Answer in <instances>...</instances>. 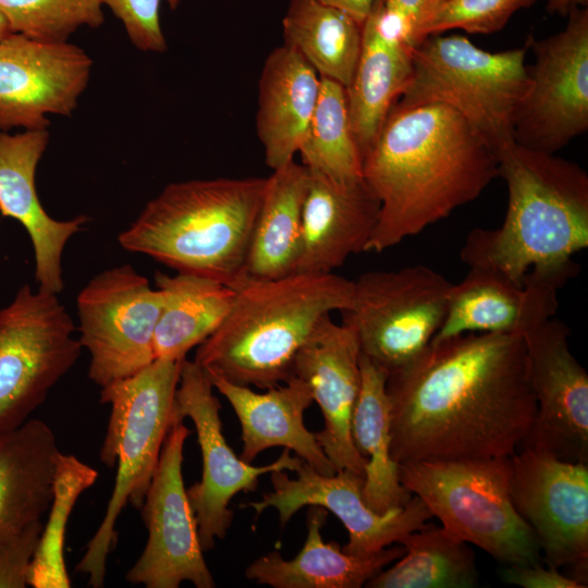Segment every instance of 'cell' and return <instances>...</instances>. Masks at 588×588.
I'll return each mask as SVG.
<instances>
[{
	"mask_svg": "<svg viewBox=\"0 0 588 588\" xmlns=\"http://www.w3.org/2000/svg\"><path fill=\"white\" fill-rule=\"evenodd\" d=\"M380 203L366 252L381 253L476 199L499 176L494 150L452 108H391L363 158Z\"/></svg>",
	"mask_w": 588,
	"mask_h": 588,
	"instance_id": "2",
	"label": "cell"
},
{
	"mask_svg": "<svg viewBox=\"0 0 588 588\" xmlns=\"http://www.w3.org/2000/svg\"><path fill=\"white\" fill-rule=\"evenodd\" d=\"M183 360L155 359L135 375L101 388L100 402L109 404L111 412L99 458L109 468L117 465V476L105 516L76 567L93 588L103 586L122 510L127 503L138 510L143 505L177 416L175 392Z\"/></svg>",
	"mask_w": 588,
	"mask_h": 588,
	"instance_id": "6",
	"label": "cell"
},
{
	"mask_svg": "<svg viewBox=\"0 0 588 588\" xmlns=\"http://www.w3.org/2000/svg\"><path fill=\"white\" fill-rule=\"evenodd\" d=\"M163 306L154 333L156 359L181 362L224 321L236 290L217 280L176 272H157Z\"/></svg>",
	"mask_w": 588,
	"mask_h": 588,
	"instance_id": "29",
	"label": "cell"
},
{
	"mask_svg": "<svg viewBox=\"0 0 588 588\" xmlns=\"http://www.w3.org/2000/svg\"><path fill=\"white\" fill-rule=\"evenodd\" d=\"M45 130L14 135L0 131V212L27 231L35 255L40 290L59 294L64 287L61 259L68 241L89 221L85 215L60 221L42 208L35 186L37 166L49 144Z\"/></svg>",
	"mask_w": 588,
	"mask_h": 588,
	"instance_id": "21",
	"label": "cell"
},
{
	"mask_svg": "<svg viewBox=\"0 0 588 588\" xmlns=\"http://www.w3.org/2000/svg\"><path fill=\"white\" fill-rule=\"evenodd\" d=\"M327 517L324 507L310 505L302 550L292 560L278 551L262 555L247 566L245 576L273 588H359L405 552L402 546L370 555L348 554L336 542L323 541Z\"/></svg>",
	"mask_w": 588,
	"mask_h": 588,
	"instance_id": "26",
	"label": "cell"
},
{
	"mask_svg": "<svg viewBox=\"0 0 588 588\" xmlns=\"http://www.w3.org/2000/svg\"><path fill=\"white\" fill-rule=\"evenodd\" d=\"M308 171L296 272L332 273L350 256L366 252L380 203L363 179L340 182Z\"/></svg>",
	"mask_w": 588,
	"mask_h": 588,
	"instance_id": "23",
	"label": "cell"
},
{
	"mask_svg": "<svg viewBox=\"0 0 588 588\" xmlns=\"http://www.w3.org/2000/svg\"><path fill=\"white\" fill-rule=\"evenodd\" d=\"M360 353L354 329L326 315L298 350L293 377L311 389L324 420L323 429L315 436L336 471L364 477L367 460L355 448L351 433L362 383Z\"/></svg>",
	"mask_w": 588,
	"mask_h": 588,
	"instance_id": "20",
	"label": "cell"
},
{
	"mask_svg": "<svg viewBox=\"0 0 588 588\" xmlns=\"http://www.w3.org/2000/svg\"><path fill=\"white\" fill-rule=\"evenodd\" d=\"M588 0H547V11L551 14L566 16L575 7H587Z\"/></svg>",
	"mask_w": 588,
	"mask_h": 588,
	"instance_id": "42",
	"label": "cell"
},
{
	"mask_svg": "<svg viewBox=\"0 0 588 588\" xmlns=\"http://www.w3.org/2000/svg\"><path fill=\"white\" fill-rule=\"evenodd\" d=\"M510 494L549 567H569L572 578L587 586L588 463L520 448L510 457Z\"/></svg>",
	"mask_w": 588,
	"mask_h": 588,
	"instance_id": "14",
	"label": "cell"
},
{
	"mask_svg": "<svg viewBox=\"0 0 588 588\" xmlns=\"http://www.w3.org/2000/svg\"><path fill=\"white\" fill-rule=\"evenodd\" d=\"M451 287L424 265L368 271L354 281L343 323L356 332L360 352L390 372L429 346L444 320Z\"/></svg>",
	"mask_w": 588,
	"mask_h": 588,
	"instance_id": "10",
	"label": "cell"
},
{
	"mask_svg": "<svg viewBox=\"0 0 588 588\" xmlns=\"http://www.w3.org/2000/svg\"><path fill=\"white\" fill-rule=\"evenodd\" d=\"M220 409L206 370L185 358L175 392V412L179 418L188 417L193 421L201 452V478L186 493L204 551L211 550L217 539L225 537L233 519L229 505L238 492L255 491L260 476L275 470L295 471L302 462L297 455L291 456L286 448L269 465L253 466L244 462L224 438Z\"/></svg>",
	"mask_w": 588,
	"mask_h": 588,
	"instance_id": "13",
	"label": "cell"
},
{
	"mask_svg": "<svg viewBox=\"0 0 588 588\" xmlns=\"http://www.w3.org/2000/svg\"><path fill=\"white\" fill-rule=\"evenodd\" d=\"M295 473V478L283 470L270 473L273 491L260 501L243 505L253 509L257 516L267 509L277 510L282 526L304 506H322L346 528L348 541L342 549L353 555H370L394 542L401 543L432 517L416 495L401 507L382 514L375 512L363 498L364 477L350 470L322 475L302 461Z\"/></svg>",
	"mask_w": 588,
	"mask_h": 588,
	"instance_id": "16",
	"label": "cell"
},
{
	"mask_svg": "<svg viewBox=\"0 0 588 588\" xmlns=\"http://www.w3.org/2000/svg\"><path fill=\"white\" fill-rule=\"evenodd\" d=\"M208 376L213 388L231 404L241 424L243 446L240 457L244 462L252 463L267 449L283 446L322 475L336 473L315 433L304 424V413L314 402L311 389L305 381L293 377L284 385L257 393L220 376Z\"/></svg>",
	"mask_w": 588,
	"mask_h": 588,
	"instance_id": "24",
	"label": "cell"
},
{
	"mask_svg": "<svg viewBox=\"0 0 588 588\" xmlns=\"http://www.w3.org/2000/svg\"><path fill=\"white\" fill-rule=\"evenodd\" d=\"M12 32L10 29V26H9L5 17L3 16V14L0 11V39L7 37Z\"/></svg>",
	"mask_w": 588,
	"mask_h": 588,
	"instance_id": "43",
	"label": "cell"
},
{
	"mask_svg": "<svg viewBox=\"0 0 588 588\" xmlns=\"http://www.w3.org/2000/svg\"><path fill=\"white\" fill-rule=\"evenodd\" d=\"M93 60L81 47L11 33L0 39V131L45 130L70 117L86 89Z\"/></svg>",
	"mask_w": 588,
	"mask_h": 588,
	"instance_id": "18",
	"label": "cell"
},
{
	"mask_svg": "<svg viewBox=\"0 0 588 588\" xmlns=\"http://www.w3.org/2000/svg\"><path fill=\"white\" fill-rule=\"evenodd\" d=\"M502 579L507 584L524 588H586L576 579L561 574L554 568L534 565H506L501 571Z\"/></svg>",
	"mask_w": 588,
	"mask_h": 588,
	"instance_id": "39",
	"label": "cell"
},
{
	"mask_svg": "<svg viewBox=\"0 0 588 588\" xmlns=\"http://www.w3.org/2000/svg\"><path fill=\"white\" fill-rule=\"evenodd\" d=\"M412 52L404 21L383 0H377L362 24L359 58L345 88L352 131L362 158L409 82Z\"/></svg>",
	"mask_w": 588,
	"mask_h": 588,
	"instance_id": "22",
	"label": "cell"
},
{
	"mask_svg": "<svg viewBox=\"0 0 588 588\" xmlns=\"http://www.w3.org/2000/svg\"><path fill=\"white\" fill-rule=\"evenodd\" d=\"M183 0H102L122 23L132 45L144 52H163L168 45L160 23L164 2L175 10Z\"/></svg>",
	"mask_w": 588,
	"mask_h": 588,
	"instance_id": "37",
	"label": "cell"
},
{
	"mask_svg": "<svg viewBox=\"0 0 588 588\" xmlns=\"http://www.w3.org/2000/svg\"><path fill=\"white\" fill-rule=\"evenodd\" d=\"M298 154L302 164L340 182L363 179V158L350 121L346 90L320 77V91Z\"/></svg>",
	"mask_w": 588,
	"mask_h": 588,
	"instance_id": "33",
	"label": "cell"
},
{
	"mask_svg": "<svg viewBox=\"0 0 588 588\" xmlns=\"http://www.w3.org/2000/svg\"><path fill=\"white\" fill-rule=\"evenodd\" d=\"M78 342L99 387L135 375L155 358L154 333L163 294L131 265L95 275L77 296Z\"/></svg>",
	"mask_w": 588,
	"mask_h": 588,
	"instance_id": "11",
	"label": "cell"
},
{
	"mask_svg": "<svg viewBox=\"0 0 588 588\" xmlns=\"http://www.w3.org/2000/svg\"><path fill=\"white\" fill-rule=\"evenodd\" d=\"M189 434L183 419L176 416L139 509L148 540L125 575L131 584L177 588L187 580L197 588L216 587L182 475L183 449Z\"/></svg>",
	"mask_w": 588,
	"mask_h": 588,
	"instance_id": "15",
	"label": "cell"
},
{
	"mask_svg": "<svg viewBox=\"0 0 588 588\" xmlns=\"http://www.w3.org/2000/svg\"><path fill=\"white\" fill-rule=\"evenodd\" d=\"M385 389L397 465L511 457L537 412L519 334L464 333L432 342L390 371Z\"/></svg>",
	"mask_w": 588,
	"mask_h": 588,
	"instance_id": "1",
	"label": "cell"
},
{
	"mask_svg": "<svg viewBox=\"0 0 588 588\" xmlns=\"http://www.w3.org/2000/svg\"><path fill=\"white\" fill-rule=\"evenodd\" d=\"M102 8V0H0L12 33L49 42H65L81 27L101 26Z\"/></svg>",
	"mask_w": 588,
	"mask_h": 588,
	"instance_id": "35",
	"label": "cell"
},
{
	"mask_svg": "<svg viewBox=\"0 0 588 588\" xmlns=\"http://www.w3.org/2000/svg\"><path fill=\"white\" fill-rule=\"evenodd\" d=\"M194 362L233 383L270 389L293 378L294 359L320 319L352 306L354 281L332 273L247 279Z\"/></svg>",
	"mask_w": 588,
	"mask_h": 588,
	"instance_id": "4",
	"label": "cell"
},
{
	"mask_svg": "<svg viewBox=\"0 0 588 588\" xmlns=\"http://www.w3.org/2000/svg\"><path fill=\"white\" fill-rule=\"evenodd\" d=\"M59 452L53 431L38 419L0 434V536L48 511Z\"/></svg>",
	"mask_w": 588,
	"mask_h": 588,
	"instance_id": "27",
	"label": "cell"
},
{
	"mask_svg": "<svg viewBox=\"0 0 588 588\" xmlns=\"http://www.w3.org/2000/svg\"><path fill=\"white\" fill-rule=\"evenodd\" d=\"M284 45L320 77L350 85L362 48V24L319 0H290L282 20Z\"/></svg>",
	"mask_w": 588,
	"mask_h": 588,
	"instance_id": "31",
	"label": "cell"
},
{
	"mask_svg": "<svg viewBox=\"0 0 588 588\" xmlns=\"http://www.w3.org/2000/svg\"><path fill=\"white\" fill-rule=\"evenodd\" d=\"M569 334L551 317L523 335L537 412L519 449L588 463V375L572 354Z\"/></svg>",
	"mask_w": 588,
	"mask_h": 588,
	"instance_id": "17",
	"label": "cell"
},
{
	"mask_svg": "<svg viewBox=\"0 0 588 588\" xmlns=\"http://www.w3.org/2000/svg\"><path fill=\"white\" fill-rule=\"evenodd\" d=\"M495 155L509 191L506 213L497 229L468 233L461 260L469 268L495 270L517 284L532 269L574 265L573 255L588 247L587 172L574 161L514 140Z\"/></svg>",
	"mask_w": 588,
	"mask_h": 588,
	"instance_id": "3",
	"label": "cell"
},
{
	"mask_svg": "<svg viewBox=\"0 0 588 588\" xmlns=\"http://www.w3.org/2000/svg\"><path fill=\"white\" fill-rule=\"evenodd\" d=\"M527 49L489 52L462 35L428 36L413 49L412 75L394 105H445L495 152L514 140V119L530 83Z\"/></svg>",
	"mask_w": 588,
	"mask_h": 588,
	"instance_id": "7",
	"label": "cell"
},
{
	"mask_svg": "<svg viewBox=\"0 0 588 588\" xmlns=\"http://www.w3.org/2000/svg\"><path fill=\"white\" fill-rule=\"evenodd\" d=\"M320 2L339 9L353 19H355L359 24H363L366 17L371 12L377 0H319Z\"/></svg>",
	"mask_w": 588,
	"mask_h": 588,
	"instance_id": "41",
	"label": "cell"
},
{
	"mask_svg": "<svg viewBox=\"0 0 588 588\" xmlns=\"http://www.w3.org/2000/svg\"><path fill=\"white\" fill-rule=\"evenodd\" d=\"M403 487L427 505L454 540L505 565L540 562L538 539L510 494V457L399 465Z\"/></svg>",
	"mask_w": 588,
	"mask_h": 588,
	"instance_id": "8",
	"label": "cell"
},
{
	"mask_svg": "<svg viewBox=\"0 0 588 588\" xmlns=\"http://www.w3.org/2000/svg\"><path fill=\"white\" fill-rule=\"evenodd\" d=\"M57 295L25 284L0 309V434L28 420L81 354Z\"/></svg>",
	"mask_w": 588,
	"mask_h": 588,
	"instance_id": "9",
	"label": "cell"
},
{
	"mask_svg": "<svg viewBox=\"0 0 588 588\" xmlns=\"http://www.w3.org/2000/svg\"><path fill=\"white\" fill-rule=\"evenodd\" d=\"M441 0H383L385 7L400 16L407 28L413 49L420 42L419 32Z\"/></svg>",
	"mask_w": 588,
	"mask_h": 588,
	"instance_id": "40",
	"label": "cell"
},
{
	"mask_svg": "<svg viewBox=\"0 0 588 588\" xmlns=\"http://www.w3.org/2000/svg\"><path fill=\"white\" fill-rule=\"evenodd\" d=\"M95 468L72 454L59 452L52 485L49 517L42 527L29 565L27 585L33 588H69L64 561L66 523L78 497L97 480Z\"/></svg>",
	"mask_w": 588,
	"mask_h": 588,
	"instance_id": "34",
	"label": "cell"
},
{
	"mask_svg": "<svg viewBox=\"0 0 588 588\" xmlns=\"http://www.w3.org/2000/svg\"><path fill=\"white\" fill-rule=\"evenodd\" d=\"M579 270V265L553 270H530L523 284L488 268L473 267L452 284L444 320L433 336L439 342L464 333L524 335L553 317L559 290Z\"/></svg>",
	"mask_w": 588,
	"mask_h": 588,
	"instance_id": "19",
	"label": "cell"
},
{
	"mask_svg": "<svg viewBox=\"0 0 588 588\" xmlns=\"http://www.w3.org/2000/svg\"><path fill=\"white\" fill-rule=\"evenodd\" d=\"M404 554L365 586L369 588H470L478 583L475 555L466 542L441 527L425 525L400 543Z\"/></svg>",
	"mask_w": 588,
	"mask_h": 588,
	"instance_id": "32",
	"label": "cell"
},
{
	"mask_svg": "<svg viewBox=\"0 0 588 588\" xmlns=\"http://www.w3.org/2000/svg\"><path fill=\"white\" fill-rule=\"evenodd\" d=\"M267 177H217L167 185L118 241L176 272L234 289L247 281L246 259Z\"/></svg>",
	"mask_w": 588,
	"mask_h": 588,
	"instance_id": "5",
	"label": "cell"
},
{
	"mask_svg": "<svg viewBox=\"0 0 588 588\" xmlns=\"http://www.w3.org/2000/svg\"><path fill=\"white\" fill-rule=\"evenodd\" d=\"M308 177V169L294 160L267 177L246 259L247 279L271 280L296 272Z\"/></svg>",
	"mask_w": 588,
	"mask_h": 588,
	"instance_id": "28",
	"label": "cell"
},
{
	"mask_svg": "<svg viewBox=\"0 0 588 588\" xmlns=\"http://www.w3.org/2000/svg\"><path fill=\"white\" fill-rule=\"evenodd\" d=\"M319 91L320 76L293 48L283 44L266 58L258 81L256 130L272 171L299 151Z\"/></svg>",
	"mask_w": 588,
	"mask_h": 588,
	"instance_id": "25",
	"label": "cell"
},
{
	"mask_svg": "<svg viewBox=\"0 0 588 588\" xmlns=\"http://www.w3.org/2000/svg\"><path fill=\"white\" fill-rule=\"evenodd\" d=\"M537 0H441L420 28V42L449 29L469 34L501 30L514 13Z\"/></svg>",
	"mask_w": 588,
	"mask_h": 588,
	"instance_id": "36",
	"label": "cell"
},
{
	"mask_svg": "<svg viewBox=\"0 0 588 588\" xmlns=\"http://www.w3.org/2000/svg\"><path fill=\"white\" fill-rule=\"evenodd\" d=\"M42 527L40 519L16 531L0 536V588L27 586L29 565Z\"/></svg>",
	"mask_w": 588,
	"mask_h": 588,
	"instance_id": "38",
	"label": "cell"
},
{
	"mask_svg": "<svg viewBox=\"0 0 588 588\" xmlns=\"http://www.w3.org/2000/svg\"><path fill=\"white\" fill-rule=\"evenodd\" d=\"M535 56L527 66L529 88L516 112L513 139L518 145L556 154L588 130V9L572 8L566 26L542 39L526 41Z\"/></svg>",
	"mask_w": 588,
	"mask_h": 588,
	"instance_id": "12",
	"label": "cell"
},
{
	"mask_svg": "<svg viewBox=\"0 0 588 588\" xmlns=\"http://www.w3.org/2000/svg\"><path fill=\"white\" fill-rule=\"evenodd\" d=\"M360 391L354 407L351 433L359 454L367 460L363 498L377 513L403 506L412 498L401 483L399 465L390 451L388 371L360 353Z\"/></svg>",
	"mask_w": 588,
	"mask_h": 588,
	"instance_id": "30",
	"label": "cell"
}]
</instances>
